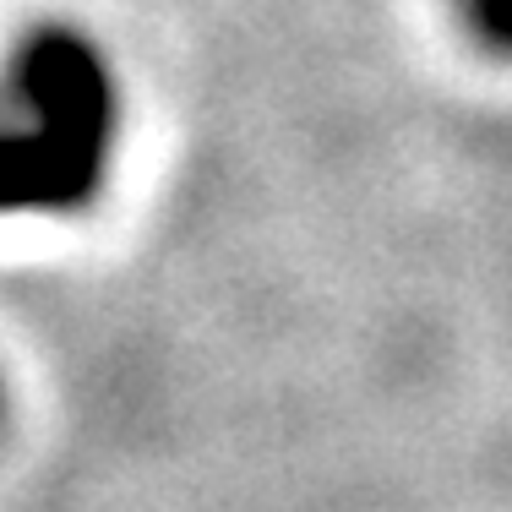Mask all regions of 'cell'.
Returning <instances> with one entry per match:
<instances>
[{
    "instance_id": "6da1fadb",
    "label": "cell",
    "mask_w": 512,
    "mask_h": 512,
    "mask_svg": "<svg viewBox=\"0 0 512 512\" xmlns=\"http://www.w3.org/2000/svg\"><path fill=\"white\" fill-rule=\"evenodd\" d=\"M115 148L120 82L104 50L77 28H33L11 55V207H82Z\"/></svg>"
},
{
    "instance_id": "7a4b0ae2",
    "label": "cell",
    "mask_w": 512,
    "mask_h": 512,
    "mask_svg": "<svg viewBox=\"0 0 512 512\" xmlns=\"http://www.w3.org/2000/svg\"><path fill=\"white\" fill-rule=\"evenodd\" d=\"M463 28L496 55H512V0H453Z\"/></svg>"
}]
</instances>
